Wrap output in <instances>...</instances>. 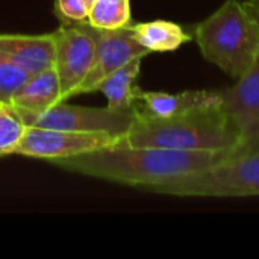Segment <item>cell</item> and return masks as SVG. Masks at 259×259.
<instances>
[{
    "mask_svg": "<svg viewBox=\"0 0 259 259\" xmlns=\"http://www.w3.org/2000/svg\"><path fill=\"white\" fill-rule=\"evenodd\" d=\"M222 105L220 91L194 90L184 93H162V91H138V102L135 109L138 114L152 118H168L190 112L193 109L209 108Z\"/></svg>",
    "mask_w": 259,
    "mask_h": 259,
    "instance_id": "cell-10",
    "label": "cell"
},
{
    "mask_svg": "<svg viewBox=\"0 0 259 259\" xmlns=\"http://www.w3.org/2000/svg\"><path fill=\"white\" fill-rule=\"evenodd\" d=\"M55 61L61 102L73 97L74 90L88 74L96 55V27L87 21H61L53 32Z\"/></svg>",
    "mask_w": 259,
    "mask_h": 259,
    "instance_id": "cell-6",
    "label": "cell"
},
{
    "mask_svg": "<svg viewBox=\"0 0 259 259\" xmlns=\"http://www.w3.org/2000/svg\"><path fill=\"white\" fill-rule=\"evenodd\" d=\"M29 74L0 53V103H11L15 91L27 80Z\"/></svg>",
    "mask_w": 259,
    "mask_h": 259,
    "instance_id": "cell-17",
    "label": "cell"
},
{
    "mask_svg": "<svg viewBox=\"0 0 259 259\" xmlns=\"http://www.w3.org/2000/svg\"><path fill=\"white\" fill-rule=\"evenodd\" d=\"M150 52L143 47L135 35L132 24L118 29L96 27V55L88 74L74 90L73 96L94 93L97 85L112 71L126 65L135 58H146Z\"/></svg>",
    "mask_w": 259,
    "mask_h": 259,
    "instance_id": "cell-8",
    "label": "cell"
},
{
    "mask_svg": "<svg viewBox=\"0 0 259 259\" xmlns=\"http://www.w3.org/2000/svg\"><path fill=\"white\" fill-rule=\"evenodd\" d=\"M26 124L11 103H0V156L12 155L21 140Z\"/></svg>",
    "mask_w": 259,
    "mask_h": 259,
    "instance_id": "cell-16",
    "label": "cell"
},
{
    "mask_svg": "<svg viewBox=\"0 0 259 259\" xmlns=\"http://www.w3.org/2000/svg\"><path fill=\"white\" fill-rule=\"evenodd\" d=\"M61 102V88L53 67L35 73L15 91L11 105L21 112L38 114Z\"/></svg>",
    "mask_w": 259,
    "mask_h": 259,
    "instance_id": "cell-12",
    "label": "cell"
},
{
    "mask_svg": "<svg viewBox=\"0 0 259 259\" xmlns=\"http://www.w3.org/2000/svg\"><path fill=\"white\" fill-rule=\"evenodd\" d=\"M220 94L222 106L240 132L238 155L259 152V56L232 87Z\"/></svg>",
    "mask_w": 259,
    "mask_h": 259,
    "instance_id": "cell-9",
    "label": "cell"
},
{
    "mask_svg": "<svg viewBox=\"0 0 259 259\" xmlns=\"http://www.w3.org/2000/svg\"><path fill=\"white\" fill-rule=\"evenodd\" d=\"M55 12L61 21H87L88 8L83 0H56Z\"/></svg>",
    "mask_w": 259,
    "mask_h": 259,
    "instance_id": "cell-18",
    "label": "cell"
},
{
    "mask_svg": "<svg viewBox=\"0 0 259 259\" xmlns=\"http://www.w3.org/2000/svg\"><path fill=\"white\" fill-rule=\"evenodd\" d=\"M132 29L137 41L150 53L175 52L181 46L193 39V35L188 33L181 24L165 20L132 24Z\"/></svg>",
    "mask_w": 259,
    "mask_h": 259,
    "instance_id": "cell-14",
    "label": "cell"
},
{
    "mask_svg": "<svg viewBox=\"0 0 259 259\" xmlns=\"http://www.w3.org/2000/svg\"><path fill=\"white\" fill-rule=\"evenodd\" d=\"M83 3H85V6H87L88 11H90V8H91V5L94 3V0H83Z\"/></svg>",
    "mask_w": 259,
    "mask_h": 259,
    "instance_id": "cell-20",
    "label": "cell"
},
{
    "mask_svg": "<svg viewBox=\"0 0 259 259\" xmlns=\"http://www.w3.org/2000/svg\"><path fill=\"white\" fill-rule=\"evenodd\" d=\"M243 3H244L250 18L253 20V23L256 26V30H258L259 33V0H244Z\"/></svg>",
    "mask_w": 259,
    "mask_h": 259,
    "instance_id": "cell-19",
    "label": "cell"
},
{
    "mask_svg": "<svg viewBox=\"0 0 259 259\" xmlns=\"http://www.w3.org/2000/svg\"><path fill=\"white\" fill-rule=\"evenodd\" d=\"M87 23L97 29H118L131 24L129 0H94Z\"/></svg>",
    "mask_w": 259,
    "mask_h": 259,
    "instance_id": "cell-15",
    "label": "cell"
},
{
    "mask_svg": "<svg viewBox=\"0 0 259 259\" xmlns=\"http://www.w3.org/2000/svg\"><path fill=\"white\" fill-rule=\"evenodd\" d=\"M17 114L26 126L77 132H108L117 137H123L132 124V120L135 117V108L129 111L111 109L109 106L90 108L68 105L65 100L58 102L49 109L38 114L21 111H17Z\"/></svg>",
    "mask_w": 259,
    "mask_h": 259,
    "instance_id": "cell-5",
    "label": "cell"
},
{
    "mask_svg": "<svg viewBox=\"0 0 259 259\" xmlns=\"http://www.w3.org/2000/svg\"><path fill=\"white\" fill-rule=\"evenodd\" d=\"M0 53L32 76L53 67V32L42 35L0 33Z\"/></svg>",
    "mask_w": 259,
    "mask_h": 259,
    "instance_id": "cell-11",
    "label": "cell"
},
{
    "mask_svg": "<svg viewBox=\"0 0 259 259\" xmlns=\"http://www.w3.org/2000/svg\"><path fill=\"white\" fill-rule=\"evenodd\" d=\"M159 194L178 197L259 196V152L232 155L214 167L167 184Z\"/></svg>",
    "mask_w": 259,
    "mask_h": 259,
    "instance_id": "cell-4",
    "label": "cell"
},
{
    "mask_svg": "<svg viewBox=\"0 0 259 259\" xmlns=\"http://www.w3.org/2000/svg\"><path fill=\"white\" fill-rule=\"evenodd\" d=\"M235 153L132 147L120 137L115 144L100 150L49 162L68 171L159 194L167 184L214 167Z\"/></svg>",
    "mask_w": 259,
    "mask_h": 259,
    "instance_id": "cell-1",
    "label": "cell"
},
{
    "mask_svg": "<svg viewBox=\"0 0 259 259\" xmlns=\"http://www.w3.org/2000/svg\"><path fill=\"white\" fill-rule=\"evenodd\" d=\"M193 38L202 56L235 80L259 56L256 26L240 0H226L215 12L196 24Z\"/></svg>",
    "mask_w": 259,
    "mask_h": 259,
    "instance_id": "cell-3",
    "label": "cell"
},
{
    "mask_svg": "<svg viewBox=\"0 0 259 259\" xmlns=\"http://www.w3.org/2000/svg\"><path fill=\"white\" fill-rule=\"evenodd\" d=\"M118 140L120 137L108 132H77L26 126L21 140L12 150V155L53 161L100 150L115 144Z\"/></svg>",
    "mask_w": 259,
    "mask_h": 259,
    "instance_id": "cell-7",
    "label": "cell"
},
{
    "mask_svg": "<svg viewBox=\"0 0 259 259\" xmlns=\"http://www.w3.org/2000/svg\"><path fill=\"white\" fill-rule=\"evenodd\" d=\"M121 140L132 147H161L190 152H240V132L222 105L152 118L137 112Z\"/></svg>",
    "mask_w": 259,
    "mask_h": 259,
    "instance_id": "cell-2",
    "label": "cell"
},
{
    "mask_svg": "<svg viewBox=\"0 0 259 259\" xmlns=\"http://www.w3.org/2000/svg\"><path fill=\"white\" fill-rule=\"evenodd\" d=\"M144 58H135L118 70L112 71L108 77H105L96 88V91L102 93L106 97V102L111 109L129 111L134 109L138 102L137 79L141 70V61Z\"/></svg>",
    "mask_w": 259,
    "mask_h": 259,
    "instance_id": "cell-13",
    "label": "cell"
}]
</instances>
